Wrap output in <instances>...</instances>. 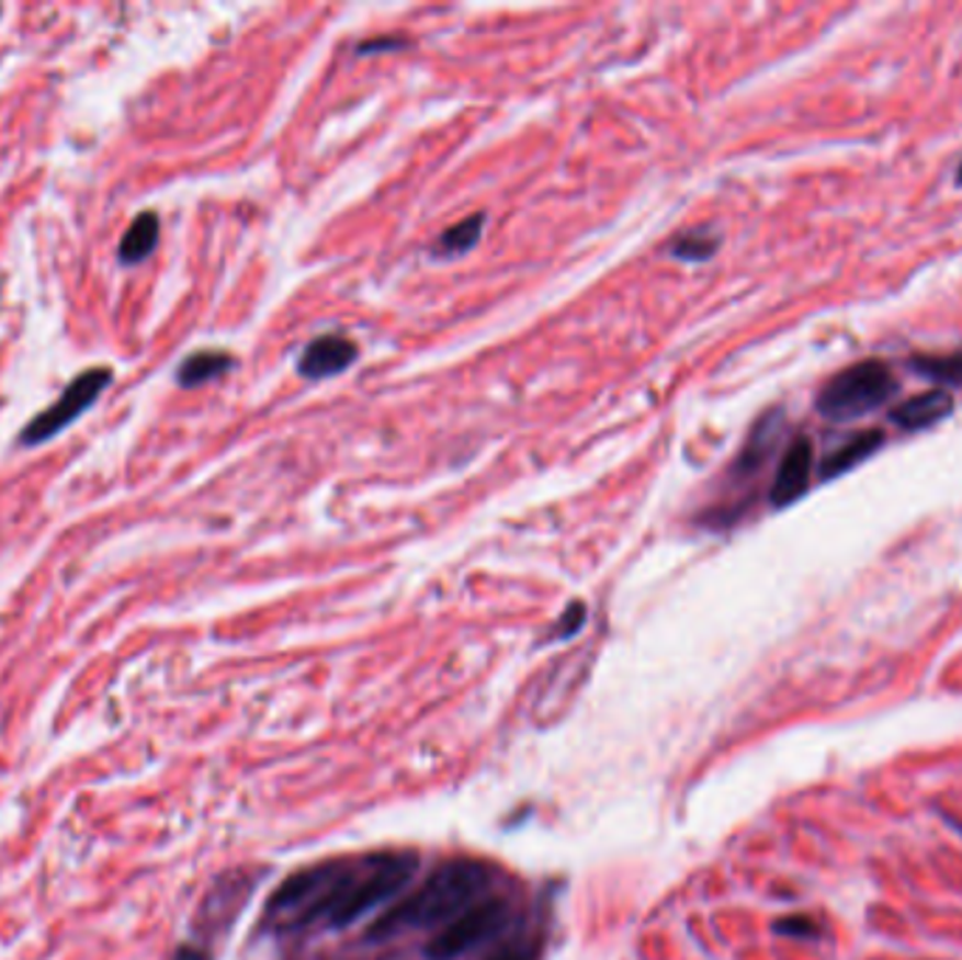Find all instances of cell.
<instances>
[{"instance_id":"19","label":"cell","mask_w":962,"mask_h":960,"mask_svg":"<svg viewBox=\"0 0 962 960\" xmlns=\"http://www.w3.org/2000/svg\"><path fill=\"white\" fill-rule=\"evenodd\" d=\"M377 48H400V46H397L395 39H372V43H361L358 52L366 54V52H377Z\"/></svg>"},{"instance_id":"20","label":"cell","mask_w":962,"mask_h":960,"mask_svg":"<svg viewBox=\"0 0 962 960\" xmlns=\"http://www.w3.org/2000/svg\"><path fill=\"white\" fill-rule=\"evenodd\" d=\"M957 181H960V183H962V167H960V169H957Z\"/></svg>"},{"instance_id":"12","label":"cell","mask_w":962,"mask_h":960,"mask_svg":"<svg viewBox=\"0 0 962 960\" xmlns=\"http://www.w3.org/2000/svg\"><path fill=\"white\" fill-rule=\"evenodd\" d=\"M482 228H485V215H471L467 221L456 223V226H451L442 234L433 253H440V257H459V253L471 251L478 242V237H482Z\"/></svg>"},{"instance_id":"17","label":"cell","mask_w":962,"mask_h":960,"mask_svg":"<svg viewBox=\"0 0 962 960\" xmlns=\"http://www.w3.org/2000/svg\"><path fill=\"white\" fill-rule=\"evenodd\" d=\"M582 625H586V606L571 603L566 611H563L561 623H557L555 629V640H568V636H575Z\"/></svg>"},{"instance_id":"13","label":"cell","mask_w":962,"mask_h":960,"mask_svg":"<svg viewBox=\"0 0 962 960\" xmlns=\"http://www.w3.org/2000/svg\"><path fill=\"white\" fill-rule=\"evenodd\" d=\"M912 370L920 375L931 377L935 383L946 386H962V350L949 352V355H920L912 358Z\"/></svg>"},{"instance_id":"15","label":"cell","mask_w":962,"mask_h":960,"mask_svg":"<svg viewBox=\"0 0 962 960\" xmlns=\"http://www.w3.org/2000/svg\"><path fill=\"white\" fill-rule=\"evenodd\" d=\"M774 933L785 935V938H822L825 924L811 918V915H791V918H780L774 924Z\"/></svg>"},{"instance_id":"7","label":"cell","mask_w":962,"mask_h":960,"mask_svg":"<svg viewBox=\"0 0 962 960\" xmlns=\"http://www.w3.org/2000/svg\"><path fill=\"white\" fill-rule=\"evenodd\" d=\"M954 409V400L946 389H929L924 395H915L909 400H904L898 409H892V422H898V429L904 431H920L929 429L935 422H940L943 417L951 415Z\"/></svg>"},{"instance_id":"8","label":"cell","mask_w":962,"mask_h":960,"mask_svg":"<svg viewBox=\"0 0 962 960\" xmlns=\"http://www.w3.org/2000/svg\"><path fill=\"white\" fill-rule=\"evenodd\" d=\"M780 429H782V411L780 409L769 411V415L757 422L755 429H751L749 440H746V445H743L740 456H737L735 467H732L735 479H746V476H755L757 471H760L762 462L769 460L771 451H774Z\"/></svg>"},{"instance_id":"2","label":"cell","mask_w":962,"mask_h":960,"mask_svg":"<svg viewBox=\"0 0 962 960\" xmlns=\"http://www.w3.org/2000/svg\"><path fill=\"white\" fill-rule=\"evenodd\" d=\"M895 392H898V381L884 361H861L841 370L822 386L816 395V411L834 422L861 420L890 403Z\"/></svg>"},{"instance_id":"18","label":"cell","mask_w":962,"mask_h":960,"mask_svg":"<svg viewBox=\"0 0 962 960\" xmlns=\"http://www.w3.org/2000/svg\"><path fill=\"white\" fill-rule=\"evenodd\" d=\"M172 960H212V955L203 947H197V944H181V947L174 949Z\"/></svg>"},{"instance_id":"4","label":"cell","mask_w":962,"mask_h":960,"mask_svg":"<svg viewBox=\"0 0 962 960\" xmlns=\"http://www.w3.org/2000/svg\"><path fill=\"white\" fill-rule=\"evenodd\" d=\"M111 381H113V372L107 370V366L84 370L82 375L73 377L71 386H68V389H65L63 395L43 411V415H37L32 422H29L23 437H20V442H23V445H39V442L57 437L59 431L68 429L73 420H79L84 411L91 409L93 403L102 397V392L111 386Z\"/></svg>"},{"instance_id":"9","label":"cell","mask_w":962,"mask_h":960,"mask_svg":"<svg viewBox=\"0 0 962 960\" xmlns=\"http://www.w3.org/2000/svg\"><path fill=\"white\" fill-rule=\"evenodd\" d=\"M158 234H161V226H158L156 212H142L136 221L129 223L122 242H118V260H122L124 266H138V262H144L149 253L156 251Z\"/></svg>"},{"instance_id":"1","label":"cell","mask_w":962,"mask_h":960,"mask_svg":"<svg viewBox=\"0 0 962 960\" xmlns=\"http://www.w3.org/2000/svg\"><path fill=\"white\" fill-rule=\"evenodd\" d=\"M493 879L496 873L490 865L476 862V859L445 862L369 927V941H388L408 929H433L440 924L448 927L459 915L487 899Z\"/></svg>"},{"instance_id":"11","label":"cell","mask_w":962,"mask_h":960,"mask_svg":"<svg viewBox=\"0 0 962 960\" xmlns=\"http://www.w3.org/2000/svg\"><path fill=\"white\" fill-rule=\"evenodd\" d=\"M231 366H234V358L226 355V352H217V350L194 352V355H189L186 361H183L181 370H178V383H181L183 389H192V386H201V383H208L214 381V377L226 375Z\"/></svg>"},{"instance_id":"14","label":"cell","mask_w":962,"mask_h":960,"mask_svg":"<svg viewBox=\"0 0 962 960\" xmlns=\"http://www.w3.org/2000/svg\"><path fill=\"white\" fill-rule=\"evenodd\" d=\"M715 251H717V237L706 231V228H695V231L679 234V237L667 246V253H670V257L684 262H704L710 260Z\"/></svg>"},{"instance_id":"16","label":"cell","mask_w":962,"mask_h":960,"mask_svg":"<svg viewBox=\"0 0 962 960\" xmlns=\"http://www.w3.org/2000/svg\"><path fill=\"white\" fill-rule=\"evenodd\" d=\"M541 938H518L505 949H498L490 960H541Z\"/></svg>"},{"instance_id":"3","label":"cell","mask_w":962,"mask_h":960,"mask_svg":"<svg viewBox=\"0 0 962 960\" xmlns=\"http://www.w3.org/2000/svg\"><path fill=\"white\" fill-rule=\"evenodd\" d=\"M512 918V910L507 899L501 895H487L476 907L462 913L456 922L448 924L440 935H433L426 944L428 960H456L462 955L473 952L498 933H505Z\"/></svg>"},{"instance_id":"10","label":"cell","mask_w":962,"mask_h":960,"mask_svg":"<svg viewBox=\"0 0 962 960\" xmlns=\"http://www.w3.org/2000/svg\"><path fill=\"white\" fill-rule=\"evenodd\" d=\"M884 440H886L884 431H864V434H856L850 442L836 448L834 454L825 456V462H822V476L830 479V476L845 474V471H850L852 465H859V462H864L867 456L875 454V451L884 445Z\"/></svg>"},{"instance_id":"5","label":"cell","mask_w":962,"mask_h":960,"mask_svg":"<svg viewBox=\"0 0 962 960\" xmlns=\"http://www.w3.org/2000/svg\"><path fill=\"white\" fill-rule=\"evenodd\" d=\"M811 471H814V442L807 437H794L782 454L774 482H771V505H794L811 485Z\"/></svg>"},{"instance_id":"6","label":"cell","mask_w":962,"mask_h":960,"mask_svg":"<svg viewBox=\"0 0 962 960\" xmlns=\"http://www.w3.org/2000/svg\"><path fill=\"white\" fill-rule=\"evenodd\" d=\"M358 345L352 338L343 336H318L310 345L304 347L298 358V375L307 381H324V377H336L343 370L355 364Z\"/></svg>"}]
</instances>
